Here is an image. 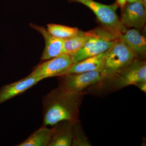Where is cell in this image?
<instances>
[{"instance_id": "cell-20", "label": "cell", "mask_w": 146, "mask_h": 146, "mask_svg": "<svg viewBox=\"0 0 146 146\" xmlns=\"http://www.w3.org/2000/svg\"><path fill=\"white\" fill-rule=\"evenodd\" d=\"M140 0H127V2L128 3H133L139 1Z\"/></svg>"}, {"instance_id": "cell-11", "label": "cell", "mask_w": 146, "mask_h": 146, "mask_svg": "<svg viewBox=\"0 0 146 146\" xmlns=\"http://www.w3.org/2000/svg\"><path fill=\"white\" fill-rule=\"evenodd\" d=\"M119 38L134 53L137 58L141 59L146 52V37L136 29L126 30L119 35Z\"/></svg>"}, {"instance_id": "cell-14", "label": "cell", "mask_w": 146, "mask_h": 146, "mask_svg": "<svg viewBox=\"0 0 146 146\" xmlns=\"http://www.w3.org/2000/svg\"><path fill=\"white\" fill-rule=\"evenodd\" d=\"M54 128L42 126L18 146H49L54 132Z\"/></svg>"}, {"instance_id": "cell-3", "label": "cell", "mask_w": 146, "mask_h": 146, "mask_svg": "<svg viewBox=\"0 0 146 146\" xmlns=\"http://www.w3.org/2000/svg\"><path fill=\"white\" fill-rule=\"evenodd\" d=\"M91 36L78 52L71 55L73 63L105 52L119 37L106 29L97 28L90 31Z\"/></svg>"}, {"instance_id": "cell-15", "label": "cell", "mask_w": 146, "mask_h": 146, "mask_svg": "<svg viewBox=\"0 0 146 146\" xmlns=\"http://www.w3.org/2000/svg\"><path fill=\"white\" fill-rule=\"evenodd\" d=\"M91 36V33L80 31L74 36L64 39L63 47L65 54L72 55L78 52L84 46Z\"/></svg>"}, {"instance_id": "cell-6", "label": "cell", "mask_w": 146, "mask_h": 146, "mask_svg": "<svg viewBox=\"0 0 146 146\" xmlns=\"http://www.w3.org/2000/svg\"><path fill=\"white\" fill-rule=\"evenodd\" d=\"M43 61L37 65L30 74L42 80L67 74L74 63L71 55L65 53Z\"/></svg>"}, {"instance_id": "cell-12", "label": "cell", "mask_w": 146, "mask_h": 146, "mask_svg": "<svg viewBox=\"0 0 146 146\" xmlns=\"http://www.w3.org/2000/svg\"><path fill=\"white\" fill-rule=\"evenodd\" d=\"M74 124L69 121H65L53 126L54 132L49 146L72 145Z\"/></svg>"}, {"instance_id": "cell-10", "label": "cell", "mask_w": 146, "mask_h": 146, "mask_svg": "<svg viewBox=\"0 0 146 146\" xmlns=\"http://www.w3.org/2000/svg\"><path fill=\"white\" fill-rule=\"evenodd\" d=\"M41 80L30 74L18 81L5 85L0 90V104L23 94Z\"/></svg>"}, {"instance_id": "cell-19", "label": "cell", "mask_w": 146, "mask_h": 146, "mask_svg": "<svg viewBox=\"0 0 146 146\" xmlns=\"http://www.w3.org/2000/svg\"><path fill=\"white\" fill-rule=\"evenodd\" d=\"M127 0H117L116 4L122 9L126 4Z\"/></svg>"}, {"instance_id": "cell-9", "label": "cell", "mask_w": 146, "mask_h": 146, "mask_svg": "<svg viewBox=\"0 0 146 146\" xmlns=\"http://www.w3.org/2000/svg\"><path fill=\"white\" fill-rule=\"evenodd\" d=\"M32 28L42 35L44 39V49L41 56V60L44 61L64 54V39L53 36L44 27L33 23L30 24Z\"/></svg>"}, {"instance_id": "cell-7", "label": "cell", "mask_w": 146, "mask_h": 146, "mask_svg": "<svg viewBox=\"0 0 146 146\" xmlns=\"http://www.w3.org/2000/svg\"><path fill=\"white\" fill-rule=\"evenodd\" d=\"M59 88L72 93H82L89 86L100 83L102 80L100 72L68 74L60 77Z\"/></svg>"}, {"instance_id": "cell-21", "label": "cell", "mask_w": 146, "mask_h": 146, "mask_svg": "<svg viewBox=\"0 0 146 146\" xmlns=\"http://www.w3.org/2000/svg\"><path fill=\"white\" fill-rule=\"evenodd\" d=\"M140 1L146 7V0H140Z\"/></svg>"}, {"instance_id": "cell-13", "label": "cell", "mask_w": 146, "mask_h": 146, "mask_svg": "<svg viewBox=\"0 0 146 146\" xmlns=\"http://www.w3.org/2000/svg\"><path fill=\"white\" fill-rule=\"evenodd\" d=\"M105 54L106 52L73 63L68 74H78L94 71L101 73Z\"/></svg>"}, {"instance_id": "cell-17", "label": "cell", "mask_w": 146, "mask_h": 146, "mask_svg": "<svg viewBox=\"0 0 146 146\" xmlns=\"http://www.w3.org/2000/svg\"><path fill=\"white\" fill-rule=\"evenodd\" d=\"M78 121L73 124V139L72 145L91 146L90 142L88 141L81 126L80 125Z\"/></svg>"}, {"instance_id": "cell-16", "label": "cell", "mask_w": 146, "mask_h": 146, "mask_svg": "<svg viewBox=\"0 0 146 146\" xmlns=\"http://www.w3.org/2000/svg\"><path fill=\"white\" fill-rule=\"evenodd\" d=\"M47 30L52 35L63 39L74 36L80 31L76 27L58 24H49L47 25Z\"/></svg>"}, {"instance_id": "cell-18", "label": "cell", "mask_w": 146, "mask_h": 146, "mask_svg": "<svg viewBox=\"0 0 146 146\" xmlns=\"http://www.w3.org/2000/svg\"><path fill=\"white\" fill-rule=\"evenodd\" d=\"M135 86L138 87V89H140L141 91L146 93V82H143L136 84Z\"/></svg>"}, {"instance_id": "cell-5", "label": "cell", "mask_w": 146, "mask_h": 146, "mask_svg": "<svg viewBox=\"0 0 146 146\" xmlns=\"http://www.w3.org/2000/svg\"><path fill=\"white\" fill-rule=\"evenodd\" d=\"M143 82H146V62L136 58L125 68L102 80L100 84H106L105 85L109 87L110 89L116 90Z\"/></svg>"}, {"instance_id": "cell-8", "label": "cell", "mask_w": 146, "mask_h": 146, "mask_svg": "<svg viewBox=\"0 0 146 146\" xmlns=\"http://www.w3.org/2000/svg\"><path fill=\"white\" fill-rule=\"evenodd\" d=\"M120 20L126 28L142 29L146 23V7L141 1L126 4L121 9Z\"/></svg>"}, {"instance_id": "cell-1", "label": "cell", "mask_w": 146, "mask_h": 146, "mask_svg": "<svg viewBox=\"0 0 146 146\" xmlns=\"http://www.w3.org/2000/svg\"><path fill=\"white\" fill-rule=\"evenodd\" d=\"M84 96V92L72 93L58 87L52 90L42 100L43 125L53 126L65 121L77 122Z\"/></svg>"}, {"instance_id": "cell-2", "label": "cell", "mask_w": 146, "mask_h": 146, "mask_svg": "<svg viewBox=\"0 0 146 146\" xmlns=\"http://www.w3.org/2000/svg\"><path fill=\"white\" fill-rule=\"evenodd\" d=\"M136 58L134 53L125 42L120 38L118 39L106 52L101 72L102 80L122 70Z\"/></svg>"}, {"instance_id": "cell-4", "label": "cell", "mask_w": 146, "mask_h": 146, "mask_svg": "<svg viewBox=\"0 0 146 146\" xmlns=\"http://www.w3.org/2000/svg\"><path fill=\"white\" fill-rule=\"evenodd\" d=\"M70 2L82 4L92 11L102 27L119 37L126 31V28L121 23L117 13V4L106 5L94 0H68Z\"/></svg>"}]
</instances>
